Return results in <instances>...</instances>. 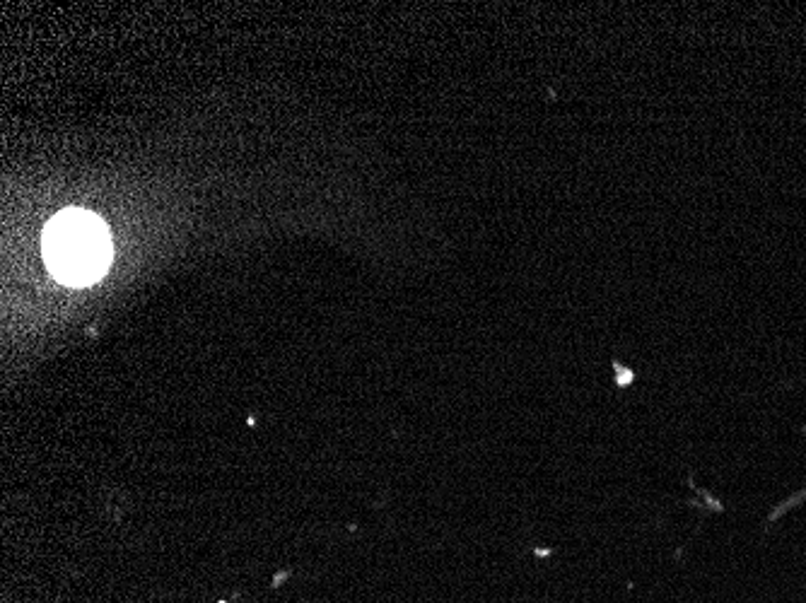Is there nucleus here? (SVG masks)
I'll use <instances>...</instances> for the list:
<instances>
[{
  "instance_id": "1",
  "label": "nucleus",
  "mask_w": 806,
  "mask_h": 603,
  "mask_svg": "<svg viewBox=\"0 0 806 603\" xmlns=\"http://www.w3.org/2000/svg\"><path fill=\"white\" fill-rule=\"evenodd\" d=\"M44 261L63 285L85 288L97 283L112 261L107 225L87 210H63L44 230Z\"/></svg>"
},
{
  "instance_id": "2",
  "label": "nucleus",
  "mask_w": 806,
  "mask_h": 603,
  "mask_svg": "<svg viewBox=\"0 0 806 603\" xmlns=\"http://www.w3.org/2000/svg\"><path fill=\"white\" fill-rule=\"evenodd\" d=\"M288 577H290V572H280V575H276V579H273V587H280V582Z\"/></svg>"
},
{
  "instance_id": "3",
  "label": "nucleus",
  "mask_w": 806,
  "mask_h": 603,
  "mask_svg": "<svg viewBox=\"0 0 806 603\" xmlns=\"http://www.w3.org/2000/svg\"><path fill=\"white\" fill-rule=\"evenodd\" d=\"M220 603H227V601H220Z\"/></svg>"
}]
</instances>
